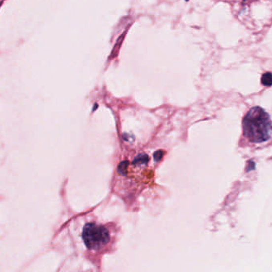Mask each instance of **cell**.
<instances>
[{
  "mask_svg": "<svg viewBox=\"0 0 272 272\" xmlns=\"http://www.w3.org/2000/svg\"><path fill=\"white\" fill-rule=\"evenodd\" d=\"M243 134L252 143H262L270 139L272 122L269 115L260 107H254L245 116Z\"/></svg>",
  "mask_w": 272,
  "mask_h": 272,
  "instance_id": "cell-1",
  "label": "cell"
},
{
  "mask_svg": "<svg viewBox=\"0 0 272 272\" xmlns=\"http://www.w3.org/2000/svg\"><path fill=\"white\" fill-rule=\"evenodd\" d=\"M82 239L88 249L99 251L110 241V233L106 227L95 222L87 223L82 229Z\"/></svg>",
  "mask_w": 272,
  "mask_h": 272,
  "instance_id": "cell-2",
  "label": "cell"
},
{
  "mask_svg": "<svg viewBox=\"0 0 272 272\" xmlns=\"http://www.w3.org/2000/svg\"><path fill=\"white\" fill-rule=\"evenodd\" d=\"M261 83L264 86H272V73L267 72L264 73L261 77Z\"/></svg>",
  "mask_w": 272,
  "mask_h": 272,
  "instance_id": "cell-3",
  "label": "cell"
},
{
  "mask_svg": "<svg viewBox=\"0 0 272 272\" xmlns=\"http://www.w3.org/2000/svg\"><path fill=\"white\" fill-rule=\"evenodd\" d=\"M185 1H187V2H188V1H189V0H185Z\"/></svg>",
  "mask_w": 272,
  "mask_h": 272,
  "instance_id": "cell-4",
  "label": "cell"
}]
</instances>
